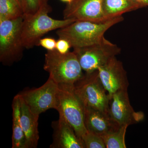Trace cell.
Here are the masks:
<instances>
[{"mask_svg":"<svg viewBox=\"0 0 148 148\" xmlns=\"http://www.w3.org/2000/svg\"><path fill=\"white\" fill-rule=\"evenodd\" d=\"M123 20L121 16L101 22L76 21L57 29L56 34L59 38L67 40L71 47H83L101 41L109 29Z\"/></svg>","mask_w":148,"mask_h":148,"instance_id":"6da1fadb","label":"cell"},{"mask_svg":"<svg viewBox=\"0 0 148 148\" xmlns=\"http://www.w3.org/2000/svg\"><path fill=\"white\" fill-rule=\"evenodd\" d=\"M51 8L46 5L33 14L24 15L21 27V39L24 48L38 46L42 37L47 33L61 29L75 21L72 19L57 20L49 16Z\"/></svg>","mask_w":148,"mask_h":148,"instance_id":"7a4b0ae2","label":"cell"},{"mask_svg":"<svg viewBox=\"0 0 148 148\" xmlns=\"http://www.w3.org/2000/svg\"><path fill=\"white\" fill-rule=\"evenodd\" d=\"M44 69L49 73V77L58 84L74 85L84 75L73 51L62 54L56 49L47 51Z\"/></svg>","mask_w":148,"mask_h":148,"instance_id":"3957f363","label":"cell"},{"mask_svg":"<svg viewBox=\"0 0 148 148\" xmlns=\"http://www.w3.org/2000/svg\"><path fill=\"white\" fill-rule=\"evenodd\" d=\"M58 85L56 110L81 139L87 131L84 123L85 106L77 95L74 85Z\"/></svg>","mask_w":148,"mask_h":148,"instance_id":"277c9868","label":"cell"},{"mask_svg":"<svg viewBox=\"0 0 148 148\" xmlns=\"http://www.w3.org/2000/svg\"><path fill=\"white\" fill-rule=\"evenodd\" d=\"M22 17L0 21V61L12 65L21 60L24 48L21 39Z\"/></svg>","mask_w":148,"mask_h":148,"instance_id":"5b68a950","label":"cell"},{"mask_svg":"<svg viewBox=\"0 0 148 148\" xmlns=\"http://www.w3.org/2000/svg\"><path fill=\"white\" fill-rule=\"evenodd\" d=\"M74 88L85 107L108 113L110 98L100 80L97 70L86 73L74 84Z\"/></svg>","mask_w":148,"mask_h":148,"instance_id":"8992f818","label":"cell"},{"mask_svg":"<svg viewBox=\"0 0 148 148\" xmlns=\"http://www.w3.org/2000/svg\"><path fill=\"white\" fill-rule=\"evenodd\" d=\"M73 52L86 73L98 70L113 57L120 54V48L105 37L98 42L83 47L73 48Z\"/></svg>","mask_w":148,"mask_h":148,"instance_id":"52a82bcc","label":"cell"},{"mask_svg":"<svg viewBox=\"0 0 148 148\" xmlns=\"http://www.w3.org/2000/svg\"><path fill=\"white\" fill-rule=\"evenodd\" d=\"M58 88V85L49 77L41 87L23 91L18 95L32 112L39 116L49 109L56 110Z\"/></svg>","mask_w":148,"mask_h":148,"instance_id":"ba28073f","label":"cell"},{"mask_svg":"<svg viewBox=\"0 0 148 148\" xmlns=\"http://www.w3.org/2000/svg\"><path fill=\"white\" fill-rule=\"evenodd\" d=\"M108 113L120 126L138 123L144 118L142 112H136L130 104L127 90L116 92L110 97Z\"/></svg>","mask_w":148,"mask_h":148,"instance_id":"9c48e42d","label":"cell"},{"mask_svg":"<svg viewBox=\"0 0 148 148\" xmlns=\"http://www.w3.org/2000/svg\"><path fill=\"white\" fill-rule=\"evenodd\" d=\"M98 76L109 98L116 92L127 90V73L121 61L114 57L97 70Z\"/></svg>","mask_w":148,"mask_h":148,"instance_id":"30bf717a","label":"cell"},{"mask_svg":"<svg viewBox=\"0 0 148 148\" xmlns=\"http://www.w3.org/2000/svg\"><path fill=\"white\" fill-rule=\"evenodd\" d=\"M64 19L101 22L107 20L103 13L102 0H73L64 11Z\"/></svg>","mask_w":148,"mask_h":148,"instance_id":"8fae6325","label":"cell"},{"mask_svg":"<svg viewBox=\"0 0 148 148\" xmlns=\"http://www.w3.org/2000/svg\"><path fill=\"white\" fill-rule=\"evenodd\" d=\"M53 142L51 148H85L82 140L77 137L73 127L61 116L52 123Z\"/></svg>","mask_w":148,"mask_h":148,"instance_id":"7c38bea8","label":"cell"},{"mask_svg":"<svg viewBox=\"0 0 148 148\" xmlns=\"http://www.w3.org/2000/svg\"><path fill=\"white\" fill-rule=\"evenodd\" d=\"M84 123L87 131L101 136L120 126L112 119L108 113L86 107H85Z\"/></svg>","mask_w":148,"mask_h":148,"instance_id":"4fadbf2b","label":"cell"},{"mask_svg":"<svg viewBox=\"0 0 148 148\" xmlns=\"http://www.w3.org/2000/svg\"><path fill=\"white\" fill-rule=\"evenodd\" d=\"M19 98L21 101L20 120L27 147L36 148L39 139L38 128L39 116L33 113L20 96Z\"/></svg>","mask_w":148,"mask_h":148,"instance_id":"5bb4252c","label":"cell"},{"mask_svg":"<svg viewBox=\"0 0 148 148\" xmlns=\"http://www.w3.org/2000/svg\"><path fill=\"white\" fill-rule=\"evenodd\" d=\"M102 7L107 19L121 16L123 14L142 8L132 0H102Z\"/></svg>","mask_w":148,"mask_h":148,"instance_id":"9a60e30c","label":"cell"},{"mask_svg":"<svg viewBox=\"0 0 148 148\" xmlns=\"http://www.w3.org/2000/svg\"><path fill=\"white\" fill-rule=\"evenodd\" d=\"M12 108V148H28L20 120L21 101L17 94L14 98Z\"/></svg>","mask_w":148,"mask_h":148,"instance_id":"2e32d148","label":"cell"},{"mask_svg":"<svg viewBox=\"0 0 148 148\" xmlns=\"http://www.w3.org/2000/svg\"><path fill=\"white\" fill-rule=\"evenodd\" d=\"M24 15V9L17 0H0V21L16 19Z\"/></svg>","mask_w":148,"mask_h":148,"instance_id":"e0dca14e","label":"cell"},{"mask_svg":"<svg viewBox=\"0 0 148 148\" xmlns=\"http://www.w3.org/2000/svg\"><path fill=\"white\" fill-rule=\"evenodd\" d=\"M127 127V125L120 126L101 136L106 148H126L125 135Z\"/></svg>","mask_w":148,"mask_h":148,"instance_id":"ac0fdd59","label":"cell"},{"mask_svg":"<svg viewBox=\"0 0 148 148\" xmlns=\"http://www.w3.org/2000/svg\"><path fill=\"white\" fill-rule=\"evenodd\" d=\"M85 148H106L100 135L87 131L82 138Z\"/></svg>","mask_w":148,"mask_h":148,"instance_id":"d6986e66","label":"cell"},{"mask_svg":"<svg viewBox=\"0 0 148 148\" xmlns=\"http://www.w3.org/2000/svg\"><path fill=\"white\" fill-rule=\"evenodd\" d=\"M48 0H25L24 15L33 14L48 4Z\"/></svg>","mask_w":148,"mask_h":148,"instance_id":"ffe728a7","label":"cell"},{"mask_svg":"<svg viewBox=\"0 0 148 148\" xmlns=\"http://www.w3.org/2000/svg\"><path fill=\"white\" fill-rule=\"evenodd\" d=\"M56 41L54 38H45L40 40L38 46H40L47 51H53L56 49Z\"/></svg>","mask_w":148,"mask_h":148,"instance_id":"44dd1931","label":"cell"},{"mask_svg":"<svg viewBox=\"0 0 148 148\" xmlns=\"http://www.w3.org/2000/svg\"><path fill=\"white\" fill-rule=\"evenodd\" d=\"M71 47L69 42L65 39L59 38L56 41V49L59 53L65 54L69 52V49Z\"/></svg>","mask_w":148,"mask_h":148,"instance_id":"7402d4cb","label":"cell"},{"mask_svg":"<svg viewBox=\"0 0 148 148\" xmlns=\"http://www.w3.org/2000/svg\"><path fill=\"white\" fill-rule=\"evenodd\" d=\"M138 3L142 8L148 7V0H132Z\"/></svg>","mask_w":148,"mask_h":148,"instance_id":"603a6c76","label":"cell"},{"mask_svg":"<svg viewBox=\"0 0 148 148\" xmlns=\"http://www.w3.org/2000/svg\"><path fill=\"white\" fill-rule=\"evenodd\" d=\"M17 1L21 4L24 11L25 8V0H17Z\"/></svg>","mask_w":148,"mask_h":148,"instance_id":"cb8c5ba5","label":"cell"},{"mask_svg":"<svg viewBox=\"0 0 148 148\" xmlns=\"http://www.w3.org/2000/svg\"><path fill=\"white\" fill-rule=\"evenodd\" d=\"M61 1L67 3H69L72 1L73 0H60Z\"/></svg>","mask_w":148,"mask_h":148,"instance_id":"d4e9b609","label":"cell"}]
</instances>
